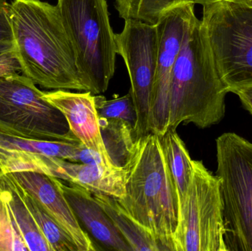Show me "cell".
Listing matches in <instances>:
<instances>
[{"mask_svg": "<svg viewBox=\"0 0 252 251\" xmlns=\"http://www.w3.org/2000/svg\"><path fill=\"white\" fill-rule=\"evenodd\" d=\"M218 1V0H192V3L194 4H207V3L213 2V1Z\"/></svg>", "mask_w": 252, "mask_h": 251, "instance_id": "cell-28", "label": "cell"}, {"mask_svg": "<svg viewBox=\"0 0 252 251\" xmlns=\"http://www.w3.org/2000/svg\"><path fill=\"white\" fill-rule=\"evenodd\" d=\"M83 82L93 94L109 88L115 73V33L106 0H57Z\"/></svg>", "mask_w": 252, "mask_h": 251, "instance_id": "cell-4", "label": "cell"}, {"mask_svg": "<svg viewBox=\"0 0 252 251\" xmlns=\"http://www.w3.org/2000/svg\"><path fill=\"white\" fill-rule=\"evenodd\" d=\"M117 53L124 59L130 81V93L136 113L135 140L151 134V100L158 56L157 25L125 20L122 32L115 34Z\"/></svg>", "mask_w": 252, "mask_h": 251, "instance_id": "cell-9", "label": "cell"}, {"mask_svg": "<svg viewBox=\"0 0 252 251\" xmlns=\"http://www.w3.org/2000/svg\"><path fill=\"white\" fill-rule=\"evenodd\" d=\"M228 91L215 66L201 20L192 18L172 74L169 128L192 123L204 129L226 113Z\"/></svg>", "mask_w": 252, "mask_h": 251, "instance_id": "cell-3", "label": "cell"}, {"mask_svg": "<svg viewBox=\"0 0 252 251\" xmlns=\"http://www.w3.org/2000/svg\"><path fill=\"white\" fill-rule=\"evenodd\" d=\"M57 181L78 221L95 240L111 250L132 251L90 190L70 183L63 184L58 178Z\"/></svg>", "mask_w": 252, "mask_h": 251, "instance_id": "cell-13", "label": "cell"}, {"mask_svg": "<svg viewBox=\"0 0 252 251\" xmlns=\"http://www.w3.org/2000/svg\"><path fill=\"white\" fill-rule=\"evenodd\" d=\"M220 179L201 161L192 172L173 235V251H227Z\"/></svg>", "mask_w": 252, "mask_h": 251, "instance_id": "cell-7", "label": "cell"}, {"mask_svg": "<svg viewBox=\"0 0 252 251\" xmlns=\"http://www.w3.org/2000/svg\"><path fill=\"white\" fill-rule=\"evenodd\" d=\"M75 162L87 164V165H106V166L113 165L98 152L88 148L84 144H82L78 150Z\"/></svg>", "mask_w": 252, "mask_h": 251, "instance_id": "cell-24", "label": "cell"}, {"mask_svg": "<svg viewBox=\"0 0 252 251\" xmlns=\"http://www.w3.org/2000/svg\"><path fill=\"white\" fill-rule=\"evenodd\" d=\"M44 94L25 75L1 77L0 122L31 138L80 141L62 112L44 98Z\"/></svg>", "mask_w": 252, "mask_h": 251, "instance_id": "cell-8", "label": "cell"}, {"mask_svg": "<svg viewBox=\"0 0 252 251\" xmlns=\"http://www.w3.org/2000/svg\"><path fill=\"white\" fill-rule=\"evenodd\" d=\"M49 172V176L81 186L93 193H101L116 199L125 195L124 168L76 163L53 157Z\"/></svg>", "mask_w": 252, "mask_h": 251, "instance_id": "cell-14", "label": "cell"}, {"mask_svg": "<svg viewBox=\"0 0 252 251\" xmlns=\"http://www.w3.org/2000/svg\"><path fill=\"white\" fill-rule=\"evenodd\" d=\"M0 180L28 209L50 245L52 251H79L73 240L11 173L0 175Z\"/></svg>", "mask_w": 252, "mask_h": 251, "instance_id": "cell-15", "label": "cell"}, {"mask_svg": "<svg viewBox=\"0 0 252 251\" xmlns=\"http://www.w3.org/2000/svg\"><path fill=\"white\" fill-rule=\"evenodd\" d=\"M160 139L177 190L179 205L183 201L190 182L192 159L176 129L169 128Z\"/></svg>", "mask_w": 252, "mask_h": 251, "instance_id": "cell-18", "label": "cell"}, {"mask_svg": "<svg viewBox=\"0 0 252 251\" xmlns=\"http://www.w3.org/2000/svg\"><path fill=\"white\" fill-rule=\"evenodd\" d=\"M188 3L192 0H115V7L124 20L156 25L167 12Z\"/></svg>", "mask_w": 252, "mask_h": 251, "instance_id": "cell-19", "label": "cell"}, {"mask_svg": "<svg viewBox=\"0 0 252 251\" xmlns=\"http://www.w3.org/2000/svg\"><path fill=\"white\" fill-rule=\"evenodd\" d=\"M231 93L236 94L246 110L252 115V85L241 87Z\"/></svg>", "mask_w": 252, "mask_h": 251, "instance_id": "cell-26", "label": "cell"}, {"mask_svg": "<svg viewBox=\"0 0 252 251\" xmlns=\"http://www.w3.org/2000/svg\"><path fill=\"white\" fill-rule=\"evenodd\" d=\"M202 6L210 53L228 92L252 85V6L237 0Z\"/></svg>", "mask_w": 252, "mask_h": 251, "instance_id": "cell-5", "label": "cell"}, {"mask_svg": "<svg viewBox=\"0 0 252 251\" xmlns=\"http://www.w3.org/2000/svg\"><path fill=\"white\" fill-rule=\"evenodd\" d=\"M193 3L167 12L157 24L158 36L157 69L151 100L150 126L152 134L162 136L168 130L169 100L172 74L185 34L195 16Z\"/></svg>", "mask_w": 252, "mask_h": 251, "instance_id": "cell-10", "label": "cell"}, {"mask_svg": "<svg viewBox=\"0 0 252 251\" xmlns=\"http://www.w3.org/2000/svg\"><path fill=\"white\" fill-rule=\"evenodd\" d=\"M237 1H241V2L244 3V4L252 6V0H237Z\"/></svg>", "mask_w": 252, "mask_h": 251, "instance_id": "cell-29", "label": "cell"}, {"mask_svg": "<svg viewBox=\"0 0 252 251\" xmlns=\"http://www.w3.org/2000/svg\"><path fill=\"white\" fill-rule=\"evenodd\" d=\"M14 47L13 43L0 42V54L13 51Z\"/></svg>", "mask_w": 252, "mask_h": 251, "instance_id": "cell-27", "label": "cell"}, {"mask_svg": "<svg viewBox=\"0 0 252 251\" xmlns=\"http://www.w3.org/2000/svg\"><path fill=\"white\" fill-rule=\"evenodd\" d=\"M94 100L99 117L121 119L131 125L134 130L136 113L130 91L126 95L109 100L104 96L94 94Z\"/></svg>", "mask_w": 252, "mask_h": 251, "instance_id": "cell-22", "label": "cell"}, {"mask_svg": "<svg viewBox=\"0 0 252 251\" xmlns=\"http://www.w3.org/2000/svg\"><path fill=\"white\" fill-rule=\"evenodd\" d=\"M93 195L132 251H162L156 239L126 213L115 197L101 193H93Z\"/></svg>", "mask_w": 252, "mask_h": 251, "instance_id": "cell-16", "label": "cell"}, {"mask_svg": "<svg viewBox=\"0 0 252 251\" xmlns=\"http://www.w3.org/2000/svg\"><path fill=\"white\" fill-rule=\"evenodd\" d=\"M10 206L16 226L28 251H52L50 245L28 209L12 192Z\"/></svg>", "mask_w": 252, "mask_h": 251, "instance_id": "cell-20", "label": "cell"}, {"mask_svg": "<svg viewBox=\"0 0 252 251\" xmlns=\"http://www.w3.org/2000/svg\"><path fill=\"white\" fill-rule=\"evenodd\" d=\"M10 196L0 180V251H28L10 210Z\"/></svg>", "mask_w": 252, "mask_h": 251, "instance_id": "cell-21", "label": "cell"}, {"mask_svg": "<svg viewBox=\"0 0 252 251\" xmlns=\"http://www.w3.org/2000/svg\"><path fill=\"white\" fill-rule=\"evenodd\" d=\"M19 72H21V66L14 50L0 54V78Z\"/></svg>", "mask_w": 252, "mask_h": 251, "instance_id": "cell-25", "label": "cell"}, {"mask_svg": "<svg viewBox=\"0 0 252 251\" xmlns=\"http://www.w3.org/2000/svg\"><path fill=\"white\" fill-rule=\"evenodd\" d=\"M13 41L10 3L7 0H0V42L13 43Z\"/></svg>", "mask_w": 252, "mask_h": 251, "instance_id": "cell-23", "label": "cell"}, {"mask_svg": "<svg viewBox=\"0 0 252 251\" xmlns=\"http://www.w3.org/2000/svg\"><path fill=\"white\" fill-rule=\"evenodd\" d=\"M124 169L126 193L117 199L118 203L156 239L161 250L173 251L179 197L160 136L151 133L136 139Z\"/></svg>", "mask_w": 252, "mask_h": 251, "instance_id": "cell-2", "label": "cell"}, {"mask_svg": "<svg viewBox=\"0 0 252 251\" xmlns=\"http://www.w3.org/2000/svg\"><path fill=\"white\" fill-rule=\"evenodd\" d=\"M44 98L62 112L71 133L84 145L98 152L111 162L100 135L94 94L90 91L59 89L44 92Z\"/></svg>", "mask_w": 252, "mask_h": 251, "instance_id": "cell-12", "label": "cell"}, {"mask_svg": "<svg viewBox=\"0 0 252 251\" xmlns=\"http://www.w3.org/2000/svg\"><path fill=\"white\" fill-rule=\"evenodd\" d=\"M11 174L73 240L78 251L97 250L75 216L58 184L57 178L32 171Z\"/></svg>", "mask_w": 252, "mask_h": 251, "instance_id": "cell-11", "label": "cell"}, {"mask_svg": "<svg viewBox=\"0 0 252 251\" xmlns=\"http://www.w3.org/2000/svg\"><path fill=\"white\" fill-rule=\"evenodd\" d=\"M10 16L14 53L23 75L48 89L87 91L57 4L13 0Z\"/></svg>", "mask_w": 252, "mask_h": 251, "instance_id": "cell-1", "label": "cell"}, {"mask_svg": "<svg viewBox=\"0 0 252 251\" xmlns=\"http://www.w3.org/2000/svg\"><path fill=\"white\" fill-rule=\"evenodd\" d=\"M227 251H252V142L235 133L216 139Z\"/></svg>", "mask_w": 252, "mask_h": 251, "instance_id": "cell-6", "label": "cell"}, {"mask_svg": "<svg viewBox=\"0 0 252 251\" xmlns=\"http://www.w3.org/2000/svg\"><path fill=\"white\" fill-rule=\"evenodd\" d=\"M103 144L114 166L125 168L134 150L133 128L125 121L99 117Z\"/></svg>", "mask_w": 252, "mask_h": 251, "instance_id": "cell-17", "label": "cell"}]
</instances>
